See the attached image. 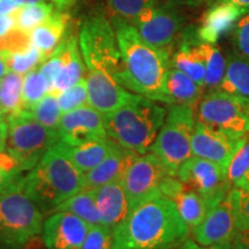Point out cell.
<instances>
[{
	"mask_svg": "<svg viewBox=\"0 0 249 249\" xmlns=\"http://www.w3.org/2000/svg\"><path fill=\"white\" fill-rule=\"evenodd\" d=\"M189 234L174 202L157 194L133 208L113 230V249H177Z\"/></svg>",
	"mask_w": 249,
	"mask_h": 249,
	"instance_id": "cell-1",
	"label": "cell"
},
{
	"mask_svg": "<svg viewBox=\"0 0 249 249\" xmlns=\"http://www.w3.org/2000/svg\"><path fill=\"white\" fill-rule=\"evenodd\" d=\"M111 22L121 54L118 83L130 92L163 103L165 79L171 68V48L148 44L124 18L113 15Z\"/></svg>",
	"mask_w": 249,
	"mask_h": 249,
	"instance_id": "cell-2",
	"label": "cell"
},
{
	"mask_svg": "<svg viewBox=\"0 0 249 249\" xmlns=\"http://www.w3.org/2000/svg\"><path fill=\"white\" fill-rule=\"evenodd\" d=\"M21 185L43 214H51L62 202L83 191V173L71 163L58 142L22 177Z\"/></svg>",
	"mask_w": 249,
	"mask_h": 249,
	"instance_id": "cell-3",
	"label": "cell"
},
{
	"mask_svg": "<svg viewBox=\"0 0 249 249\" xmlns=\"http://www.w3.org/2000/svg\"><path fill=\"white\" fill-rule=\"evenodd\" d=\"M167 107L135 93L126 104L104 116L107 136L120 147L144 155L150 152L164 124Z\"/></svg>",
	"mask_w": 249,
	"mask_h": 249,
	"instance_id": "cell-4",
	"label": "cell"
},
{
	"mask_svg": "<svg viewBox=\"0 0 249 249\" xmlns=\"http://www.w3.org/2000/svg\"><path fill=\"white\" fill-rule=\"evenodd\" d=\"M18 181L0 191V249H23L42 233V211Z\"/></svg>",
	"mask_w": 249,
	"mask_h": 249,
	"instance_id": "cell-5",
	"label": "cell"
},
{
	"mask_svg": "<svg viewBox=\"0 0 249 249\" xmlns=\"http://www.w3.org/2000/svg\"><path fill=\"white\" fill-rule=\"evenodd\" d=\"M196 124L195 108L185 105H169L164 124L150 152L158 157L171 176L192 154V135Z\"/></svg>",
	"mask_w": 249,
	"mask_h": 249,
	"instance_id": "cell-6",
	"label": "cell"
},
{
	"mask_svg": "<svg viewBox=\"0 0 249 249\" xmlns=\"http://www.w3.org/2000/svg\"><path fill=\"white\" fill-rule=\"evenodd\" d=\"M7 124L6 149L18 160L23 172L30 171L59 142L57 130L39 124L30 112L21 110L5 117Z\"/></svg>",
	"mask_w": 249,
	"mask_h": 249,
	"instance_id": "cell-7",
	"label": "cell"
},
{
	"mask_svg": "<svg viewBox=\"0 0 249 249\" xmlns=\"http://www.w3.org/2000/svg\"><path fill=\"white\" fill-rule=\"evenodd\" d=\"M79 45L87 71H104L118 79L121 54L114 28L107 15L96 13L86 18L80 29Z\"/></svg>",
	"mask_w": 249,
	"mask_h": 249,
	"instance_id": "cell-8",
	"label": "cell"
},
{
	"mask_svg": "<svg viewBox=\"0 0 249 249\" xmlns=\"http://www.w3.org/2000/svg\"><path fill=\"white\" fill-rule=\"evenodd\" d=\"M197 121L231 138H245L249 135V99L210 90L198 102Z\"/></svg>",
	"mask_w": 249,
	"mask_h": 249,
	"instance_id": "cell-9",
	"label": "cell"
},
{
	"mask_svg": "<svg viewBox=\"0 0 249 249\" xmlns=\"http://www.w3.org/2000/svg\"><path fill=\"white\" fill-rule=\"evenodd\" d=\"M177 178L187 188L197 193L209 210L229 194L232 186L227 180L225 167L194 155L179 167Z\"/></svg>",
	"mask_w": 249,
	"mask_h": 249,
	"instance_id": "cell-10",
	"label": "cell"
},
{
	"mask_svg": "<svg viewBox=\"0 0 249 249\" xmlns=\"http://www.w3.org/2000/svg\"><path fill=\"white\" fill-rule=\"evenodd\" d=\"M173 0L155 5L130 21L144 42L156 48H171L182 30L186 18Z\"/></svg>",
	"mask_w": 249,
	"mask_h": 249,
	"instance_id": "cell-11",
	"label": "cell"
},
{
	"mask_svg": "<svg viewBox=\"0 0 249 249\" xmlns=\"http://www.w3.org/2000/svg\"><path fill=\"white\" fill-rule=\"evenodd\" d=\"M169 174L166 167L152 152L138 156L121 181L130 209L151 196L160 194V183Z\"/></svg>",
	"mask_w": 249,
	"mask_h": 249,
	"instance_id": "cell-12",
	"label": "cell"
},
{
	"mask_svg": "<svg viewBox=\"0 0 249 249\" xmlns=\"http://www.w3.org/2000/svg\"><path fill=\"white\" fill-rule=\"evenodd\" d=\"M57 133L59 142L67 145H80L107 136L104 116L90 105L62 114Z\"/></svg>",
	"mask_w": 249,
	"mask_h": 249,
	"instance_id": "cell-13",
	"label": "cell"
},
{
	"mask_svg": "<svg viewBox=\"0 0 249 249\" xmlns=\"http://www.w3.org/2000/svg\"><path fill=\"white\" fill-rule=\"evenodd\" d=\"M90 226L70 213H53L43 222L45 249H82Z\"/></svg>",
	"mask_w": 249,
	"mask_h": 249,
	"instance_id": "cell-14",
	"label": "cell"
},
{
	"mask_svg": "<svg viewBox=\"0 0 249 249\" xmlns=\"http://www.w3.org/2000/svg\"><path fill=\"white\" fill-rule=\"evenodd\" d=\"M191 232L193 239L202 246L231 244L236 227L230 195L227 194L219 203L211 208L203 220Z\"/></svg>",
	"mask_w": 249,
	"mask_h": 249,
	"instance_id": "cell-15",
	"label": "cell"
},
{
	"mask_svg": "<svg viewBox=\"0 0 249 249\" xmlns=\"http://www.w3.org/2000/svg\"><path fill=\"white\" fill-rule=\"evenodd\" d=\"M242 140L244 138H231L225 133L197 121L192 135V154L222 165L227 170L232 156Z\"/></svg>",
	"mask_w": 249,
	"mask_h": 249,
	"instance_id": "cell-16",
	"label": "cell"
},
{
	"mask_svg": "<svg viewBox=\"0 0 249 249\" xmlns=\"http://www.w3.org/2000/svg\"><path fill=\"white\" fill-rule=\"evenodd\" d=\"M88 105L103 116L111 113L129 102L135 93L124 88L110 74L90 71L87 75Z\"/></svg>",
	"mask_w": 249,
	"mask_h": 249,
	"instance_id": "cell-17",
	"label": "cell"
},
{
	"mask_svg": "<svg viewBox=\"0 0 249 249\" xmlns=\"http://www.w3.org/2000/svg\"><path fill=\"white\" fill-rule=\"evenodd\" d=\"M160 193L172 200L187 226L191 229L200 224L209 208L197 193L187 188L177 176H166L160 186Z\"/></svg>",
	"mask_w": 249,
	"mask_h": 249,
	"instance_id": "cell-18",
	"label": "cell"
},
{
	"mask_svg": "<svg viewBox=\"0 0 249 249\" xmlns=\"http://www.w3.org/2000/svg\"><path fill=\"white\" fill-rule=\"evenodd\" d=\"M138 156L140 155L119 145L98 166L83 173V191H92L107 183L123 181L124 174Z\"/></svg>",
	"mask_w": 249,
	"mask_h": 249,
	"instance_id": "cell-19",
	"label": "cell"
},
{
	"mask_svg": "<svg viewBox=\"0 0 249 249\" xmlns=\"http://www.w3.org/2000/svg\"><path fill=\"white\" fill-rule=\"evenodd\" d=\"M97 204L103 226L114 230L130 213L123 182H111L90 191Z\"/></svg>",
	"mask_w": 249,
	"mask_h": 249,
	"instance_id": "cell-20",
	"label": "cell"
},
{
	"mask_svg": "<svg viewBox=\"0 0 249 249\" xmlns=\"http://www.w3.org/2000/svg\"><path fill=\"white\" fill-rule=\"evenodd\" d=\"M59 144L71 163L82 173L95 169L119 147V144L108 136L82 143L80 145H67L61 142H59Z\"/></svg>",
	"mask_w": 249,
	"mask_h": 249,
	"instance_id": "cell-21",
	"label": "cell"
},
{
	"mask_svg": "<svg viewBox=\"0 0 249 249\" xmlns=\"http://www.w3.org/2000/svg\"><path fill=\"white\" fill-rule=\"evenodd\" d=\"M247 11L230 2H220L204 14L197 36L202 42L216 43L222 34L234 27L236 21Z\"/></svg>",
	"mask_w": 249,
	"mask_h": 249,
	"instance_id": "cell-22",
	"label": "cell"
},
{
	"mask_svg": "<svg viewBox=\"0 0 249 249\" xmlns=\"http://www.w3.org/2000/svg\"><path fill=\"white\" fill-rule=\"evenodd\" d=\"M203 96V87L181 71L171 67L164 83V104L196 107Z\"/></svg>",
	"mask_w": 249,
	"mask_h": 249,
	"instance_id": "cell-23",
	"label": "cell"
},
{
	"mask_svg": "<svg viewBox=\"0 0 249 249\" xmlns=\"http://www.w3.org/2000/svg\"><path fill=\"white\" fill-rule=\"evenodd\" d=\"M68 24L70 15L60 9H55L48 20L31 30V40L42 54L43 61L60 44L67 33Z\"/></svg>",
	"mask_w": 249,
	"mask_h": 249,
	"instance_id": "cell-24",
	"label": "cell"
},
{
	"mask_svg": "<svg viewBox=\"0 0 249 249\" xmlns=\"http://www.w3.org/2000/svg\"><path fill=\"white\" fill-rule=\"evenodd\" d=\"M185 37L178 50L171 57V67L181 71L204 88L205 67L203 58L197 48L200 40L197 29H194L192 34H186Z\"/></svg>",
	"mask_w": 249,
	"mask_h": 249,
	"instance_id": "cell-25",
	"label": "cell"
},
{
	"mask_svg": "<svg viewBox=\"0 0 249 249\" xmlns=\"http://www.w3.org/2000/svg\"><path fill=\"white\" fill-rule=\"evenodd\" d=\"M218 89L249 99V59L238 52L227 55L225 73Z\"/></svg>",
	"mask_w": 249,
	"mask_h": 249,
	"instance_id": "cell-26",
	"label": "cell"
},
{
	"mask_svg": "<svg viewBox=\"0 0 249 249\" xmlns=\"http://www.w3.org/2000/svg\"><path fill=\"white\" fill-rule=\"evenodd\" d=\"M85 71L86 65L80 51L79 37L76 36L73 39V42H71L67 60L65 62L61 71L59 73L58 77L55 79L51 92L49 93H52V95H55L58 97L62 91L71 88V86L79 82L81 79H83L85 77Z\"/></svg>",
	"mask_w": 249,
	"mask_h": 249,
	"instance_id": "cell-27",
	"label": "cell"
},
{
	"mask_svg": "<svg viewBox=\"0 0 249 249\" xmlns=\"http://www.w3.org/2000/svg\"><path fill=\"white\" fill-rule=\"evenodd\" d=\"M23 75L8 71L0 77V113L11 116L22 110Z\"/></svg>",
	"mask_w": 249,
	"mask_h": 249,
	"instance_id": "cell-28",
	"label": "cell"
},
{
	"mask_svg": "<svg viewBox=\"0 0 249 249\" xmlns=\"http://www.w3.org/2000/svg\"><path fill=\"white\" fill-rule=\"evenodd\" d=\"M197 48L203 58L205 67L204 88L209 90L218 89L222 82L226 68V58L224 57L216 43L198 40Z\"/></svg>",
	"mask_w": 249,
	"mask_h": 249,
	"instance_id": "cell-29",
	"label": "cell"
},
{
	"mask_svg": "<svg viewBox=\"0 0 249 249\" xmlns=\"http://www.w3.org/2000/svg\"><path fill=\"white\" fill-rule=\"evenodd\" d=\"M70 213L83 219L89 226L102 225L95 197L90 191H82L59 205L53 213Z\"/></svg>",
	"mask_w": 249,
	"mask_h": 249,
	"instance_id": "cell-30",
	"label": "cell"
},
{
	"mask_svg": "<svg viewBox=\"0 0 249 249\" xmlns=\"http://www.w3.org/2000/svg\"><path fill=\"white\" fill-rule=\"evenodd\" d=\"M54 11L53 4H48L44 1L35 5L21 6L13 13L15 28L24 33H31V30L48 20Z\"/></svg>",
	"mask_w": 249,
	"mask_h": 249,
	"instance_id": "cell-31",
	"label": "cell"
},
{
	"mask_svg": "<svg viewBox=\"0 0 249 249\" xmlns=\"http://www.w3.org/2000/svg\"><path fill=\"white\" fill-rule=\"evenodd\" d=\"M1 54L4 57L8 71H15L21 75H26L27 73L35 70L43 62L42 54L38 49L34 45V43L22 49L15 50V51L4 52V53L1 52Z\"/></svg>",
	"mask_w": 249,
	"mask_h": 249,
	"instance_id": "cell-32",
	"label": "cell"
},
{
	"mask_svg": "<svg viewBox=\"0 0 249 249\" xmlns=\"http://www.w3.org/2000/svg\"><path fill=\"white\" fill-rule=\"evenodd\" d=\"M30 114L43 126L57 130L60 123L61 111L58 104V97L52 93H46L35 107L29 110Z\"/></svg>",
	"mask_w": 249,
	"mask_h": 249,
	"instance_id": "cell-33",
	"label": "cell"
},
{
	"mask_svg": "<svg viewBox=\"0 0 249 249\" xmlns=\"http://www.w3.org/2000/svg\"><path fill=\"white\" fill-rule=\"evenodd\" d=\"M48 93V86L40 75L38 68L30 71L23 76L22 110L29 111Z\"/></svg>",
	"mask_w": 249,
	"mask_h": 249,
	"instance_id": "cell-34",
	"label": "cell"
},
{
	"mask_svg": "<svg viewBox=\"0 0 249 249\" xmlns=\"http://www.w3.org/2000/svg\"><path fill=\"white\" fill-rule=\"evenodd\" d=\"M58 104L61 114L82 107L88 104V85L87 77L81 79L79 82L62 91L58 96Z\"/></svg>",
	"mask_w": 249,
	"mask_h": 249,
	"instance_id": "cell-35",
	"label": "cell"
},
{
	"mask_svg": "<svg viewBox=\"0 0 249 249\" xmlns=\"http://www.w3.org/2000/svg\"><path fill=\"white\" fill-rule=\"evenodd\" d=\"M107 4L113 15L130 22L143 11L157 5L158 0H107Z\"/></svg>",
	"mask_w": 249,
	"mask_h": 249,
	"instance_id": "cell-36",
	"label": "cell"
},
{
	"mask_svg": "<svg viewBox=\"0 0 249 249\" xmlns=\"http://www.w3.org/2000/svg\"><path fill=\"white\" fill-rule=\"evenodd\" d=\"M236 231L249 230V191L233 187L229 193Z\"/></svg>",
	"mask_w": 249,
	"mask_h": 249,
	"instance_id": "cell-37",
	"label": "cell"
},
{
	"mask_svg": "<svg viewBox=\"0 0 249 249\" xmlns=\"http://www.w3.org/2000/svg\"><path fill=\"white\" fill-rule=\"evenodd\" d=\"M249 169V135L245 136L227 166V180L233 186Z\"/></svg>",
	"mask_w": 249,
	"mask_h": 249,
	"instance_id": "cell-38",
	"label": "cell"
},
{
	"mask_svg": "<svg viewBox=\"0 0 249 249\" xmlns=\"http://www.w3.org/2000/svg\"><path fill=\"white\" fill-rule=\"evenodd\" d=\"M22 167L7 150L0 151V191L22 177Z\"/></svg>",
	"mask_w": 249,
	"mask_h": 249,
	"instance_id": "cell-39",
	"label": "cell"
},
{
	"mask_svg": "<svg viewBox=\"0 0 249 249\" xmlns=\"http://www.w3.org/2000/svg\"><path fill=\"white\" fill-rule=\"evenodd\" d=\"M82 249H113V230L107 226H90Z\"/></svg>",
	"mask_w": 249,
	"mask_h": 249,
	"instance_id": "cell-40",
	"label": "cell"
},
{
	"mask_svg": "<svg viewBox=\"0 0 249 249\" xmlns=\"http://www.w3.org/2000/svg\"><path fill=\"white\" fill-rule=\"evenodd\" d=\"M232 40L235 52L249 59V12L235 22Z\"/></svg>",
	"mask_w": 249,
	"mask_h": 249,
	"instance_id": "cell-41",
	"label": "cell"
},
{
	"mask_svg": "<svg viewBox=\"0 0 249 249\" xmlns=\"http://www.w3.org/2000/svg\"><path fill=\"white\" fill-rule=\"evenodd\" d=\"M230 245L231 249H249V230L236 231Z\"/></svg>",
	"mask_w": 249,
	"mask_h": 249,
	"instance_id": "cell-42",
	"label": "cell"
},
{
	"mask_svg": "<svg viewBox=\"0 0 249 249\" xmlns=\"http://www.w3.org/2000/svg\"><path fill=\"white\" fill-rule=\"evenodd\" d=\"M177 249H231V245L222 246H202L197 244L193 238H187Z\"/></svg>",
	"mask_w": 249,
	"mask_h": 249,
	"instance_id": "cell-43",
	"label": "cell"
},
{
	"mask_svg": "<svg viewBox=\"0 0 249 249\" xmlns=\"http://www.w3.org/2000/svg\"><path fill=\"white\" fill-rule=\"evenodd\" d=\"M15 29V20L13 14L0 15V38Z\"/></svg>",
	"mask_w": 249,
	"mask_h": 249,
	"instance_id": "cell-44",
	"label": "cell"
},
{
	"mask_svg": "<svg viewBox=\"0 0 249 249\" xmlns=\"http://www.w3.org/2000/svg\"><path fill=\"white\" fill-rule=\"evenodd\" d=\"M20 7L15 0H0V15L13 14Z\"/></svg>",
	"mask_w": 249,
	"mask_h": 249,
	"instance_id": "cell-45",
	"label": "cell"
},
{
	"mask_svg": "<svg viewBox=\"0 0 249 249\" xmlns=\"http://www.w3.org/2000/svg\"><path fill=\"white\" fill-rule=\"evenodd\" d=\"M6 136H7V124L5 117H0V151L6 149Z\"/></svg>",
	"mask_w": 249,
	"mask_h": 249,
	"instance_id": "cell-46",
	"label": "cell"
},
{
	"mask_svg": "<svg viewBox=\"0 0 249 249\" xmlns=\"http://www.w3.org/2000/svg\"><path fill=\"white\" fill-rule=\"evenodd\" d=\"M51 4L54 5V7L60 11H65V9L70 8L71 5H74L76 2V0H50Z\"/></svg>",
	"mask_w": 249,
	"mask_h": 249,
	"instance_id": "cell-47",
	"label": "cell"
},
{
	"mask_svg": "<svg viewBox=\"0 0 249 249\" xmlns=\"http://www.w3.org/2000/svg\"><path fill=\"white\" fill-rule=\"evenodd\" d=\"M178 5H186V6H200L203 4H208L211 1H217V0H173Z\"/></svg>",
	"mask_w": 249,
	"mask_h": 249,
	"instance_id": "cell-48",
	"label": "cell"
},
{
	"mask_svg": "<svg viewBox=\"0 0 249 249\" xmlns=\"http://www.w3.org/2000/svg\"><path fill=\"white\" fill-rule=\"evenodd\" d=\"M233 187H238V188H242V189H246V191H249V169L247 170V172H246L244 176L241 177L240 179L236 181Z\"/></svg>",
	"mask_w": 249,
	"mask_h": 249,
	"instance_id": "cell-49",
	"label": "cell"
},
{
	"mask_svg": "<svg viewBox=\"0 0 249 249\" xmlns=\"http://www.w3.org/2000/svg\"><path fill=\"white\" fill-rule=\"evenodd\" d=\"M217 1L220 2H230V4H234L239 7L246 9V11L249 12V0H217Z\"/></svg>",
	"mask_w": 249,
	"mask_h": 249,
	"instance_id": "cell-50",
	"label": "cell"
},
{
	"mask_svg": "<svg viewBox=\"0 0 249 249\" xmlns=\"http://www.w3.org/2000/svg\"><path fill=\"white\" fill-rule=\"evenodd\" d=\"M8 71V68L6 66V62L4 60V57H2L1 51H0V77H2Z\"/></svg>",
	"mask_w": 249,
	"mask_h": 249,
	"instance_id": "cell-51",
	"label": "cell"
},
{
	"mask_svg": "<svg viewBox=\"0 0 249 249\" xmlns=\"http://www.w3.org/2000/svg\"><path fill=\"white\" fill-rule=\"evenodd\" d=\"M20 6H28V5H35L38 2H43L44 0H15Z\"/></svg>",
	"mask_w": 249,
	"mask_h": 249,
	"instance_id": "cell-52",
	"label": "cell"
},
{
	"mask_svg": "<svg viewBox=\"0 0 249 249\" xmlns=\"http://www.w3.org/2000/svg\"><path fill=\"white\" fill-rule=\"evenodd\" d=\"M0 116H1V113H0Z\"/></svg>",
	"mask_w": 249,
	"mask_h": 249,
	"instance_id": "cell-53",
	"label": "cell"
},
{
	"mask_svg": "<svg viewBox=\"0 0 249 249\" xmlns=\"http://www.w3.org/2000/svg\"><path fill=\"white\" fill-rule=\"evenodd\" d=\"M0 117H2V116H0Z\"/></svg>",
	"mask_w": 249,
	"mask_h": 249,
	"instance_id": "cell-54",
	"label": "cell"
}]
</instances>
